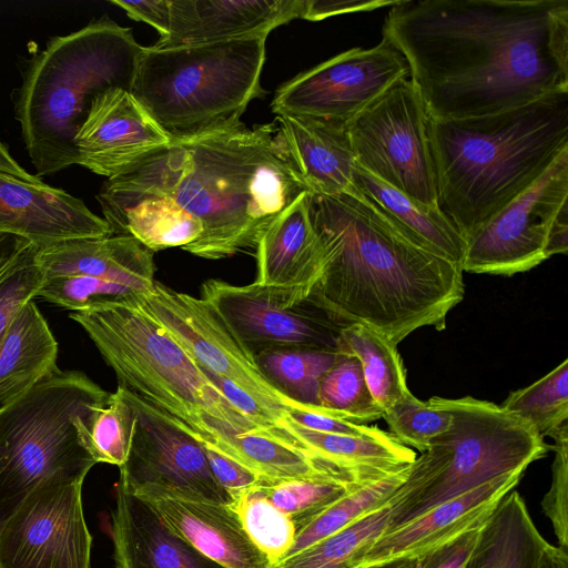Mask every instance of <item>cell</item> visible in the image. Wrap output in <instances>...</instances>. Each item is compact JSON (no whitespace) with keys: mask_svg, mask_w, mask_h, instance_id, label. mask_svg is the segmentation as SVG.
<instances>
[{"mask_svg":"<svg viewBox=\"0 0 568 568\" xmlns=\"http://www.w3.org/2000/svg\"><path fill=\"white\" fill-rule=\"evenodd\" d=\"M383 37L406 59L429 119L568 91V0H399Z\"/></svg>","mask_w":568,"mask_h":568,"instance_id":"cell-1","label":"cell"},{"mask_svg":"<svg viewBox=\"0 0 568 568\" xmlns=\"http://www.w3.org/2000/svg\"><path fill=\"white\" fill-rule=\"evenodd\" d=\"M322 247L311 300L341 326L362 324L398 345L414 331L446 327L465 293L464 271L409 237L358 193L308 191Z\"/></svg>","mask_w":568,"mask_h":568,"instance_id":"cell-2","label":"cell"},{"mask_svg":"<svg viewBox=\"0 0 568 568\" xmlns=\"http://www.w3.org/2000/svg\"><path fill=\"white\" fill-rule=\"evenodd\" d=\"M142 162L201 223V236L183 250L207 260L255 248L266 226L308 191L273 124L172 141Z\"/></svg>","mask_w":568,"mask_h":568,"instance_id":"cell-3","label":"cell"},{"mask_svg":"<svg viewBox=\"0 0 568 568\" xmlns=\"http://www.w3.org/2000/svg\"><path fill=\"white\" fill-rule=\"evenodd\" d=\"M438 209L465 241L568 150V91L499 113L427 121Z\"/></svg>","mask_w":568,"mask_h":568,"instance_id":"cell-4","label":"cell"},{"mask_svg":"<svg viewBox=\"0 0 568 568\" xmlns=\"http://www.w3.org/2000/svg\"><path fill=\"white\" fill-rule=\"evenodd\" d=\"M143 49L131 29L103 17L26 60L12 101L38 178L78 164L74 136L92 101L109 89L131 90Z\"/></svg>","mask_w":568,"mask_h":568,"instance_id":"cell-5","label":"cell"},{"mask_svg":"<svg viewBox=\"0 0 568 568\" xmlns=\"http://www.w3.org/2000/svg\"><path fill=\"white\" fill-rule=\"evenodd\" d=\"M70 318L87 332L119 386L199 442L222 452L237 436L265 433L224 397L138 302L71 312Z\"/></svg>","mask_w":568,"mask_h":568,"instance_id":"cell-6","label":"cell"},{"mask_svg":"<svg viewBox=\"0 0 568 568\" xmlns=\"http://www.w3.org/2000/svg\"><path fill=\"white\" fill-rule=\"evenodd\" d=\"M266 37L144 48L130 92L172 141L230 131L264 91Z\"/></svg>","mask_w":568,"mask_h":568,"instance_id":"cell-7","label":"cell"},{"mask_svg":"<svg viewBox=\"0 0 568 568\" xmlns=\"http://www.w3.org/2000/svg\"><path fill=\"white\" fill-rule=\"evenodd\" d=\"M434 399L449 410L452 424L416 456L404 483L388 499L385 531L489 480L526 470L549 449L531 425L500 405L470 396Z\"/></svg>","mask_w":568,"mask_h":568,"instance_id":"cell-8","label":"cell"},{"mask_svg":"<svg viewBox=\"0 0 568 568\" xmlns=\"http://www.w3.org/2000/svg\"><path fill=\"white\" fill-rule=\"evenodd\" d=\"M110 395L82 372L58 369L0 409V529L48 478H85L97 463L82 442L80 425L104 407Z\"/></svg>","mask_w":568,"mask_h":568,"instance_id":"cell-9","label":"cell"},{"mask_svg":"<svg viewBox=\"0 0 568 568\" xmlns=\"http://www.w3.org/2000/svg\"><path fill=\"white\" fill-rule=\"evenodd\" d=\"M568 251V150L466 241L464 272L514 275Z\"/></svg>","mask_w":568,"mask_h":568,"instance_id":"cell-10","label":"cell"},{"mask_svg":"<svg viewBox=\"0 0 568 568\" xmlns=\"http://www.w3.org/2000/svg\"><path fill=\"white\" fill-rule=\"evenodd\" d=\"M427 121L419 93L404 78L346 129L359 168L417 202L438 207Z\"/></svg>","mask_w":568,"mask_h":568,"instance_id":"cell-11","label":"cell"},{"mask_svg":"<svg viewBox=\"0 0 568 568\" xmlns=\"http://www.w3.org/2000/svg\"><path fill=\"white\" fill-rule=\"evenodd\" d=\"M138 304L201 368L233 383L284 428L285 417L291 412L320 408L297 403L273 386L253 356L202 297L176 292L155 281Z\"/></svg>","mask_w":568,"mask_h":568,"instance_id":"cell-12","label":"cell"},{"mask_svg":"<svg viewBox=\"0 0 568 568\" xmlns=\"http://www.w3.org/2000/svg\"><path fill=\"white\" fill-rule=\"evenodd\" d=\"M306 287L232 285L220 280L202 284L201 297L220 315L253 356L274 348L338 352L343 326L310 297Z\"/></svg>","mask_w":568,"mask_h":568,"instance_id":"cell-13","label":"cell"},{"mask_svg":"<svg viewBox=\"0 0 568 568\" xmlns=\"http://www.w3.org/2000/svg\"><path fill=\"white\" fill-rule=\"evenodd\" d=\"M408 75L406 59L383 37L373 48L344 51L288 80L271 109L277 116L346 124Z\"/></svg>","mask_w":568,"mask_h":568,"instance_id":"cell-14","label":"cell"},{"mask_svg":"<svg viewBox=\"0 0 568 568\" xmlns=\"http://www.w3.org/2000/svg\"><path fill=\"white\" fill-rule=\"evenodd\" d=\"M83 480L58 474L24 498L0 529V568H90Z\"/></svg>","mask_w":568,"mask_h":568,"instance_id":"cell-15","label":"cell"},{"mask_svg":"<svg viewBox=\"0 0 568 568\" xmlns=\"http://www.w3.org/2000/svg\"><path fill=\"white\" fill-rule=\"evenodd\" d=\"M124 393L133 426L119 480L132 493L152 490L233 506L232 496L215 479L202 444L128 389Z\"/></svg>","mask_w":568,"mask_h":568,"instance_id":"cell-16","label":"cell"},{"mask_svg":"<svg viewBox=\"0 0 568 568\" xmlns=\"http://www.w3.org/2000/svg\"><path fill=\"white\" fill-rule=\"evenodd\" d=\"M172 139L125 89L98 95L74 136L78 164L109 178L166 146Z\"/></svg>","mask_w":568,"mask_h":568,"instance_id":"cell-17","label":"cell"},{"mask_svg":"<svg viewBox=\"0 0 568 568\" xmlns=\"http://www.w3.org/2000/svg\"><path fill=\"white\" fill-rule=\"evenodd\" d=\"M524 473L517 470L497 477L436 505L393 530L384 531L357 567L403 558L417 559L484 524L501 499L518 485Z\"/></svg>","mask_w":568,"mask_h":568,"instance_id":"cell-18","label":"cell"},{"mask_svg":"<svg viewBox=\"0 0 568 568\" xmlns=\"http://www.w3.org/2000/svg\"><path fill=\"white\" fill-rule=\"evenodd\" d=\"M0 232L38 248L83 237L112 235L103 217L64 190L28 182L0 171Z\"/></svg>","mask_w":568,"mask_h":568,"instance_id":"cell-19","label":"cell"},{"mask_svg":"<svg viewBox=\"0 0 568 568\" xmlns=\"http://www.w3.org/2000/svg\"><path fill=\"white\" fill-rule=\"evenodd\" d=\"M303 0H170V28L154 48L166 49L264 36L301 19Z\"/></svg>","mask_w":568,"mask_h":568,"instance_id":"cell-20","label":"cell"},{"mask_svg":"<svg viewBox=\"0 0 568 568\" xmlns=\"http://www.w3.org/2000/svg\"><path fill=\"white\" fill-rule=\"evenodd\" d=\"M178 535L225 568H271V559L252 541L230 505L134 493Z\"/></svg>","mask_w":568,"mask_h":568,"instance_id":"cell-21","label":"cell"},{"mask_svg":"<svg viewBox=\"0 0 568 568\" xmlns=\"http://www.w3.org/2000/svg\"><path fill=\"white\" fill-rule=\"evenodd\" d=\"M115 568H225L172 530L120 480L111 516Z\"/></svg>","mask_w":568,"mask_h":568,"instance_id":"cell-22","label":"cell"},{"mask_svg":"<svg viewBox=\"0 0 568 568\" xmlns=\"http://www.w3.org/2000/svg\"><path fill=\"white\" fill-rule=\"evenodd\" d=\"M45 280L90 276L130 286L141 294L154 285L153 252L129 235L72 239L38 248Z\"/></svg>","mask_w":568,"mask_h":568,"instance_id":"cell-23","label":"cell"},{"mask_svg":"<svg viewBox=\"0 0 568 568\" xmlns=\"http://www.w3.org/2000/svg\"><path fill=\"white\" fill-rule=\"evenodd\" d=\"M256 280L263 286L312 288L321 275L322 247L302 192L263 231L256 246Z\"/></svg>","mask_w":568,"mask_h":568,"instance_id":"cell-24","label":"cell"},{"mask_svg":"<svg viewBox=\"0 0 568 568\" xmlns=\"http://www.w3.org/2000/svg\"><path fill=\"white\" fill-rule=\"evenodd\" d=\"M286 152L307 190L324 195L356 194L357 162L346 124L277 116Z\"/></svg>","mask_w":568,"mask_h":568,"instance_id":"cell-25","label":"cell"},{"mask_svg":"<svg viewBox=\"0 0 568 568\" xmlns=\"http://www.w3.org/2000/svg\"><path fill=\"white\" fill-rule=\"evenodd\" d=\"M57 356L53 333L32 300L0 344V409L55 373Z\"/></svg>","mask_w":568,"mask_h":568,"instance_id":"cell-26","label":"cell"},{"mask_svg":"<svg viewBox=\"0 0 568 568\" xmlns=\"http://www.w3.org/2000/svg\"><path fill=\"white\" fill-rule=\"evenodd\" d=\"M353 184L362 197L409 237L462 265L466 241L438 207L417 202L359 166Z\"/></svg>","mask_w":568,"mask_h":568,"instance_id":"cell-27","label":"cell"},{"mask_svg":"<svg viewBox=\"0 0 568 568\" xmlns=\"http://www.w3.org/2000/svg\"><path fill=\"white\" fill-rule=\"evenodd\" d=\"M547 545L525 500L511 490L483 526L467 568H539Z\"/></svg>","mask_w":568,"mask_h":568,"instance_id":"cell-28","label":"cell"},{"mask_svg":"<svg viewBox=\"0 0 568 568\" xmlns=\"http://www.w3.org/2000/svg\"><path fill=\"white\" fill-rule=\"evenodd\" d=\"M338 352L358 359L371 395L383 414L410 392L397 345L377 332L362 324L343 326Z\"/></svg>","mask_w":568,"mask_h":568,"instance_id":"cell-29","label":"cell"},{"mask_svg":"<svg viewBox=\"0 0 568 568\" xmlns=\"http://www.w3.org/2000/svg\"><path fill=\"white\" fill-rule=\"evenodd\" d=\"M389 506L371 511L348 527L326 537L271 568H355L386 530Z\"/></svg>","mask_w":568,"mask_h":568,"instance_id":"cell-30","label":"cell"},{"mask_svg":"<svg viewBox=\"0 0 568 568\" xmlns=\"http://www.w3.org/2000/svg\"><path fill=\"white\" fill-rule=\"evenodd\" d=\"M339 352L312 348H274L264 351L254 361L280 392L291 399L318 406V387L324 374L333 366Z\"/></svg>","mask_w":568,"mask_h":568,"instance_id":"cell-31","label":"cell"},{"mask_svg":"<svg viewBox=\"0 0 568 568\" xmlns=\"http://www.w3.org/2000/svg\"><path fill=\"white\" fill-rule=\"evenodd\" d=\"M407 471L408 468L384 479L353 489L325 508L297 531L291 548L280 561L338 532L371 511L384 506L404 483Z\"/></svg>","mask_w":568,"mask_h":568,"instance_id":"cell-32","label":"cell"},{"mask_svg":"<svg viewBox=\"0 0 568 568\" xmlns=\"http://www.w3.org/2000/svg\"><path fill=\"white\" fill-rule=\"evenodd\" d=\"M500 407L551 436L568 423V359L529 386L509 394Z\"/></svg>","mask_w":568,"mask_h":568,"instance_id":"cell-33","label":"cell"},{"mask_svg":"<svg viewBox=\"0 0 568 568\" xmlns=\"http://www.w3.org/2000/svg\"><path fill=\"white\" fill-rule=\"evenodd\" d=\"M221 453L255 471L267 484L318 475L326 476L301 450L266 433L237 436Z\"/></svg>","mask_w":568,"mask_h":568,"instance_id":"cell-34","label":"cell"},{"mask_svg":"<svg viewBox=\"0 0 568 568\" xmlns=\"http://www.w3.org/2000/svg\"><path fill=\"white\" fill-rule=\"evenodd\" d=\"M318 406L338 418L359 425L383 416L366 385L358 359L341 352L321 379Z\"/></svg>","mask_w":568,"mask_h":568,"instance_id":"cell-35","label":"cell"},{"mask_svg":"<svg viewBox=\"0 0 568 568\" xmlns=\"http://www.w3.org/2000/svg\"><path fill=\"white\" fill-rule=\"evenodd\" d=\"M132 426V408L124 388L118 386L108 404L81 423L80 436L95 463L120 467L129 453Z\"/></svg>","mask_w":568,"mask_h":568,"instance_id":"cell-36","label":"cell"},{"mask_svg":"<svg viewBox=\"0 0 568 568\" xmlns=\"http://www.w3.org/2000/svg\"><path fill=\"white\" fill-rule=\"evenodd\" d=\"M233 507L252 541L271 559L272 566L277 564L296 536L290 516L267 499L261 485L239 495Z\"/></svg>","mask_w":568,"mask_h":568,"instance_id":"cell-37","label":"cell"},{"mask_svg":"<svg viewBox=\"0 0 568 568\" xmlns=\"http://www.w3.org/2000/svg\"><path fill=\"white\" fill-rule=\"evenodd\" d=\"M261 487L267 499L290 516L296 534L325 508L356 489L323 475L281 480Z\"/></svg>","mask_w":568,"mask_h":568,"instance_id":"cell-38","label":"cell"},{"mask_svg":"<svg viewBox=\"0 0 568 568\" xmlns=\"http://www.w3.org/2000/svg\"><path fill=\"white\" fill-rule=\"evenodd\" d=\"M142 294L134 288L90 276H59L44 281L37 297L71 312L134 304Z\"/></svg>","mask_w":568,"mask_h":568,"instance_id":"cell-39","label":"cell"},{"mask_svg":"<svg viewBox=\"0 0 568 568\" xmlns=\"http://www.w3.org/2000/svg\"><path fill=\"white\" fill-rule=\"evenodd\" d=\"M389 434L406 447L424 453L433 438L446 432L452 424V414L432 397L423 402L412 392L384 412Z\"/></svg>","mask_w":568,"mask_h":568,"instance_id":"cell-40","label":"cell"},{"mask_svg":"<svg viewBox=\"0 0 568 568\" xmlns=\"http://www.w3.org/2000/svg\"><path fill=\"white\" fill-rule=\"evenodd\" d=\"M555 452L551 484L541 500V508L550 520L558 547L568 551V423L550 436Z\"/></svg>","mask_w":568,"mask_h":568,"instance_id":"cell-41","label":"cell"},{"mask_svg":"<svg viewBox=\"0 0 568 568\" xmlns=\"http://www.w3.org/2000/svg\"><path fill=\"white\" fill-rule=\"evenodd\" d=\"M33 252L0 282V344L21 308L37 297L45 276Z\"/></svg>","mask_w":568,"mask_h":568,"instance_id":"cell-42","label":"cell"},{"mask_svg":"<svg viewBox=\"0 0 568 568\" xmlns=\"http://www.w3.org/2000/svg\"><path fill=\"white\" fill-rule=\"evenodd\" d=\"M201 444L215 479L233 500L252 487L268 485L264 478L246 466L204 443Z\"/></svg>","mask_w":568,"mask_h":568,"instance_id":"cell-43","label":"cell"},{"mask_svg":"<svg viewBox=\"0 0 568 568\" xmlns=\"http://www.w3.org/2000/svg\"><path fill=\"white\" fill-rule=\"evenodd\" d=\"M485 523L417 558V568H467Z\"/></svg>","mask_w":568,"mask_h":568,"instance_id":"cell-44","label":"cell"},{"mask_svg":"<svg viewBox=\"0 0 568 568\" xmlns=\"http://www.w3.org/2000/svg\"><path fill=\"white\" fill-rule=\"evenodd\" d=\"M285 418L302 427L322 433L352 436H373L382 432V429L376 426L372 427L367 425H359L338 418L323 408L294 410L291 412Z\"/></svg>","mask_w":568,"mask_h":568,"instance_id":"cell-45","label":"cell"},{"mask_svg":"<svg viewBox=\"0 0 568 568\" xmlns=\"http://www.w3.org/2000/svg\"><path fill=\"white\" fill-rule=\"evenodd\" d=\"M397 1H357V0H303L301 19L320 21L333 16L372 11L383 7H392Z\"/></svg>","mask_w":568,"mask_h":568,"instance_id":"cell-46","label":"cell"},{"mask_svg":"<svg viewBox=\"0 0 568 568\" xmlns=\"http://www.w3.org/2000/svg\"><path fill=\"white\" fill-rule=\"evenodd\" d=\"M110 2L123 9L131 19L152 26L159 32L160 38L168 34L170 28V0H111Z\"/></svg>","mask_w":568,"mask_h":568,"instance_id":"cell-47","label":"cell"},{"mask_svg":"<svg viewBox=\"0 0 568 568\" xmlns=\"http://www.w3.org/2000/svg\"><path fill=\"white\" fill-rule=\"evenodd\" d=\"M37 250L36 245L23 237L0 232V282Z\"/></svg>","mask_w":568,"mask_h":568,"instance_id":"cell-48","label":"cell"},{"mask_svg":"<svg viewBox=\"0 0 568 568\" xmlns=\"http://www.w3.org/2000/svg\"><path fill=\"white\" fill-rule=\"evenodd\" d=\"M0 171L11 174L21 180L38 183L41 180L37 175L27 172L10 154L8 148L0 140Z\"/></svg>","mask_w":568,"mask_h":568,"instance_id":"cell-49","label":"cell"},{"mask_svg":"<svg viewBox=\"0 0 568 568\" xmlns=\"http://www.w3.org/2000/svg\"><path fill=\"white\" fill-rule=\"evenodd\" d=\"M539 568H568V551L548 542Z\"/></svg>","mask_w":568,"mask_h":568,"instance_id":"cell-50","label":"cell"},{"mask_svg":"<svg viewBox=\"0 0 568 568\" xmlns=\"http://www.w3.org/2000/svg\"><path fill=\"white\" fill-rule=\"evenodd\" d=\"M356 568H417V559L415 558H403L395 559L377 565L356 567Z\"/></svg>","mask_w":568,"mask_h":568,"instance_id":"cell-51","label":"cell"}]
</instances>
